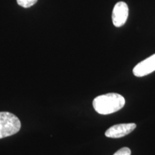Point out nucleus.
<instances>
[{
  "label": "nucleus",
  "instance_id": "nucleus-2",
  "mask_svg": "<svg viewBox=\"0 0 155 155\" xmlns=\"http://www.w3.org/2000/svg\"><path fill=\"white\" fill-rule=\"evenodd\" d=\"M21 122L15 114L0 112V139L14 135L20 130Z\"/></svg>",
  "mask_w": 155,
  "mask_h": 155
},
{
  "label": "nucleus",
  "instance_id": "nucleus-5",
  "mask_svg": "<svg viewBox=\"0 0 155 155\" xmlns=\"http://www.w3.org/2000/svg\"><path fill=\"white\" fill-rule=\"evenodd\" d=\"M155 71V54L137 64L133 69V73L137 77H143Z\"/></svg>",
  "mask_w": 155,
  "mask_h": 155
},
{
  "label": "nucleus",
  "instance_id": "nucleus-3",
  "mask_svg": "<svg viewBox=\"0 0 155 155\" xmlns=\"http://www.w3.org/2000/svg\"><path fill=\"white\" fill-rule=\"evenodd\" d=\"M137 127L136 124H120L114 125L106 130L105 135L108 138L118 139L125 137L129 134Z\"/></svg>",
  "mask_w": 155,
  "mask_h": 155
},
{
  "label": "nucleus",
  "instance_id": "nucleus-4",
  "mask_svg": "<svg viewBox=\"0 0 155 155\" xmlns=\"http://www.w3.org/2000/svg\"><path fill=\"white\" fill-rule=\"evenodd\" d=\"M129 15V8L127 4L124 2H119L114 6L112 12V21L116 28L123 26L127 22Z\"/></svg>",
  "mask_w": 155,
  "mask_h": 155
},
{
  "label": "nucleus",
  "instance_id": "nucleus-6",
  "mask_svg": "<svg viewBox=\"0 0 155 155\" xmlns=\"http://www.w3.org/2000/svg\"><path fill=\"white\" fill-rule=\"evenodd\" d=\"M37 2L38 0H17V4L24 8H29V7H32Z\"/></svg>",
  "mask_w": 155,
  "mask_h": 155
},
{
  "label": "nucleus",
  "instance_id": "nucleus-1",
  "mask_svg": "<svg viewBox=\"0 0 155 155\" xmlns=\"http://www.w3.org/2000/svg\"><path fill=\"white\" fill-rule=\"evenodd\" d=\"M125 105L124 96L116 93H109L94 98L93 106L97 113L108 115L121 110Z\"/></svg>",
  "mask_w": 155,
  "mask_h": 155
},
{
  "label": "nucleus",
  "instance_id": "nucleus-7",
  "mask_svg": "<svg viewBox=\"0 0 155 155\" xmlns=\"http://www.w3.org/2000/svg\"><path fill=\"white\" fill-rule=\"evenodd\" d=\"M131 150L128 147H123L120 149L117 152L114 153L113 155H131Z\"/></svg>",
  "mask_w": 155,
  "mask_h": 155
}]
</instances>
